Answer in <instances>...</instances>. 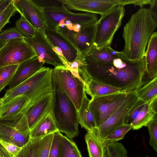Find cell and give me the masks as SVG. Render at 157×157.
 Segmentation results:
<instances>
[{
    "mask_svg": "<svg viewBox=\"0 0 157 157\" xmlns=\"http://www.w3.org/2000/svg\"><path fill=\"white\" fill-rule=\"evenodd\" d=\"M85 71L89 79L119 88L122 92L135 90L142 81L145 70L144 58L131 60L120 54L112 63H99L85 57Z\"/></svg>",
    "mask_w": 157,
    "mask_h": 157,
    "instance_id": "obj_1",
    "label": "cell"
},
{
    "mask_svg": "<svg viewBox=\"0 0 157 157\" xmlns=\"http://www.w3.org/2000/svg\"><path fill=\"white\" fill-rule=\"evenodd\" d=\"M157 26L149 9L141 8L132 14L124 26L123 37L124 44L119 53L131 60L144 58L145 49Z\"/></svg>",
    "mask_w": 157,
    "mask_h": 157,
    "instance_id": "obj_2",
    "label": "cell"
},
{
    "mask_svg": "<svg viewBox=\"0 0 157 157\" xmlns=\"http://www.w3.org/2000/svg\"><path fill=\"white\" fill-rule=\"evenodd\" d=\"M54 98L52 113L59 132L70 139L78 136L79 124L77 110L52 72Z\"/></svg>",
    "mask_w": 157,
    "mask_h": 157,
    "instance_id": "obj_3",
    "label": "cell"
},
{
    "mask_svg": "<svg viewBox=\"0 0 157 157\" xmlns=\"http://www.w3.org/2000/svg\"><path fill=\"white\" fill-rule=\"evenodd\" d=\"M52 72V69L43 67L14 88L7 90L3 97L0 98V105L16 97L25 95L30 100L29 106L43 95L53 92Z\"/></svg>",
    "mask_w": 157,
    "mask_h": 157,
    "instance_id": "obj_4",
    "label": "cell"
},
{
    "mask_svg": "<svg viewBox=\"0 0 157 157\" xmlns=\"http://www.w3.org/2000/svg\"><path fill=\"white\" fill-rule=\"evenodd\" d=\"M125 12L124 6L117 5L101 16L96 22L93 47L111 46L114 35L121 25Z\"/></svg>",
    "mask_w": 157,
    "mask_h": 157,
    "instance_id": "obj_5",
    "label": "cell"
},
{
    "mask_svg": "<svg viewBox=\"0 0 157 157\" xmlns=\"http://www.w3.org/2000/svg\"><path fill=\"white\" fill-rule=\"evenodd\" d=\"M52 71L61 87L78 111L86 94L85 83L75 76L64 65L55 67L52 69Z\"/></svg>",
    "mask_w": 157,
    "mask_h": 157,
    "instance_id": "obj_6",
    "label": "cell"
},
{
    "mask_svg": "<svg viewBox=\"0 0 157 157\" xmlns=\"http://www.w3.org/2000/svg\"><path fill=\"white\" fill-rule=\"evenodd\" d=\"M30 130L25 113L13 120H0V140L19 147L29 141Z\"/></svg>",
    "mask_w": 157,
    "mask_h": 157,
    "instance_id": "obj_7",
    "label": "cell"
},
{
    "mask_svg": "<svg viewBox=\"0 0 157 157\" xmlns=\"http://www.w3.org/2000/svg\"><path fill=\"white\" fill-rule=\"evenodd\" d=\"M128 92H121L91 98L89 107L99 128L123 102Z\"/></svg>",
    "mask_w": 157,
    "mask_h": 157,
    "instance_id": "obj_8",
    "label": "cell"
},
{
    "mask_svg": "<svg viewBox=\"0 0 157 157\" xmlns=\"http://www.w3.org/2000/svg\"><path fill=\"white\" fill-rule=\"evenodd\" d=\"M37 56L25 39H17L7 42L0 50V68L19 64Z\"/></svg>",
    "mask_w": 157,
    "mask_h": 157,
    "instance_id": "obj_9",
    "label": "cell"
},
{
    "mask_svg": "<svg viewBox=\"0 0 157 157\" xmlns=\"http://www.w3.org/2000/svg\"><path fill=\"white\" fill-rule=\"evenodd\" d=\"M138 99L135 90L128 92L123 102L117 109L99 128L95 129L97 135L101 140L105 142L104 139L109 133L124 124L127 114Z\"/></svg>",
    "mask_w": 157,
    "mask_h": 157,
    "instance_id": "obj_10",
    "label": "cell"
},
{
    "mask_svg": "<svg viewBox=\"0 0 157 157\" xmlns=\"http://www.w3.org/2000/svg\"><path fill=\"white\" fill-rule=\"evenodd\" d=\"M42 10L47 26L54 30L59 25L66 21L74 25L78 24L85 26L95 23L98 20L97 16L95 14L74 13L67 8L61 10Z\"/></svg>",
    "mask_w": 157,
    "mask_h": 157,
    "instance_id": "obj_11",
    "label": "cell"
},
{
    "mask_svg": "<svg viewBox=\"0 0 157 157\" xmlns=\"http://www.w3.org/2000/svg\"><path fill=\"white\" fill-rule=\"evenodd\" d=\"M96 22L82 26L78 32L67 29L65 27H56L55 30L67 38L84 57L93 47Z\"/></svg>",
    "mask_w": 157,
    "mask_h": 157,
    "instance_id": "obj_12",
    "label": "cell"
},
{
    "mask_svg": "<svg viewBox=\"0 0 157 157\" xmlns=\"http://www.w3.org/2000/svg\"><path fill=\"white\" fill-rule=\"evenodd\" d=\"M35 36L25 41L33 49L41 61L54 66L55 67L64 65L59 56L55 51L46 36L35 29Z\"/></svg>",
    "mask_w": 157,
    "mask_h": 157,
    "instance_id": "obj_13",
    "label": "cell"
},
{
    "mask_svg": "<svg viewBox=\"0 0 157 157\" xmlns=\"http://www.w3.org/2000/svg\"><path fill=\"white\" fill-rule=\"evenodd\" d=\"M16 11L35 29L45 35L46 27L42 10L31 0H13Z\"/></svg>",
    "mask_w": 157,
    "mask_h": 157,
    "instance_id": "obj_14",
    "label": "cell"
},
{
    "mask_svg": "<svg viewBox=\"0 0 157 157\" xmlns=\"http://www.w3.org/2000/svg\"><path fill=\"white\" fill-rule=\"evenodd\" d=\"M119 0H65V5L68 10L101 15L119 5Z\"/></svg>",
    "mask_w": 157,
    "mask_h": 157,
    "instance_id": "obj_15",
    "label": "cell"
},
{
    "mask_svg": "<svg viewBox=\"0 0 157 157\" xmlns=\"http://www.w3.org/2000/svg\"><path fill=\"white\" fill-rule=\"evenodd\" d=\"M54 92L43 95L27 108L25 113L30 129H32L44 116L52 112Z\"/></svg>",
    "mask_w": 157,
    "mask_h": 157,
    "instance_id": "obj_16",
    "label": "cell"
},
{
    "mask_svg": "<svg viewBox=\"0 0 157 157\" xmlns=\"http://www.w3.org/2000/svg\"><path fill=\"white\" fill-rule=\"evenodd\" d=\"M45 35L53 47H57L62 52V57L67 62H71L76 57L78 51L72 44L58 32L46 25Z\"/></svg>",
    "mask_w": 157,
    "mask_h": 157,
    "instance_id": "obj_17",
    "label": "cell"
},
{
    "mask_svg": "<svg viewBox=\"0 0 157 157\" xmlns=\"http://www.w3.org/2000/svg\"><path fill=\"white\" fill-rule=\"evenodd\" d=\"M30 101L25 95L16 97L0 105V120H12L25 113Z\"/></svg>",
    "mask_w": 157,
    "mask_h": 157,
    "instance_id": "obj_18",
    "label": "cell"
},
{
    "mask_svg": "<svg viewBox=\"0 0 157 157\" xmlns=\"http://www.w3.org/2000/svg\"><path fill=\"white\" fill-rule=\"evenodd\" d=\"M44 63L36 56L20 64L8 89H13L41 69Z\"/></svg>",
    "mask_w": 157,
    "mask_h": 157,
    "instance_id": "obj_19",
    "label": "cell"
},
{
    "mask_svg": "<svg viewBox=\"0 0 157 157\" xmlns=\"http://www.w3.org/2000/svg\"><path fill=\"white\" fill-rule=\"evenodd\" d=\"M144 59L145 70L142 82L157 76V33L154 32L148 42Z\"/></svg>",
    "mask_w": 157,
    "mask_h": 157,
    "instance_id": "obj_20",
    "label": "cell"
},
{
    "mask_svg": "<svg viewBox=\"0 0 157 157\" xmlns=\"http://www.w3.org/2000/svg\"><path fill=\"white\" fill-rule=\"evenodd\" d=\"M59 131L52 112L44 116L30 130V138H42Z\"/></svg>",
    "mask_w": 157,
    "mask_h": 157,
    "instance_id": "obj_21",
    "label": "cell"
},
{
    "mask_svg": "<svg viewBox=\"0 0 157 157\" xmlns=\"http://www.w3.org/2000/svg\"><path fill=\"white\" fill-rule=\"evenodd\" d=\"M95 129V128H94ZM94 129L87 131L85 139L90 157H105L107 143L101 140L97 136Z\"/></svg>",
    "mask_w": 157,
    "mask_h": 157,
    "instance_id": "obj_22",
    "label": "cell"
},
{
    "mask_svg": "<svg viewBox=\"0 0 157 157\" xmlns=\"http://www.w3.org/2000/svg\"><path fill=\"white\" fill-rule=\"evenodd\" d=\"M85 92L91 98L122 92L121 89L91 79H89L87 82Z\"/></svg>",
    "mask_w": 157,
    "mask_h": 157,
    "instance_id": "obj_23",
    "label": "cell"
},
{
    "mask_svg": "<svg viewBox=\"0 0 157 157\" xmlns=\"http://www.w3.org/2000/svg\"><path fill=\"white\" fill-rule=\"evenodd\" d=\"M90 101L86 94L81 107L77 111L79 124L82 128H85L87 131L97 128L94 115L89 107Z\"/></svg>",
    "mask_w": 157,
    "mask_h": 157,
    "instance_id": "obj_24",
    "label": "cell"
},
{
    "mask_svg": "<svg viewBox=\"0 0 157 157\" xmlns=\"http://www.w3.org/2000/svg\"><path fill=\"white\" fill-rule=\"evenodd\" d=\"M120 55L119 52L114 50L111 46H104L99 48L92 47L86 56L99 63L109 64L112 63Z\"/></svg>",
    "mask_w": 157,
    "mask_h": 157,
    "instance_id": "obj_25",
    "label": "cell"
},
{
    "mask_svg": "<svg viewBox=\"0 0 157 157\" xmlns=\"http://www.w3.org/2000/svg\"><path fill=\"white\" fill-rule=\"evenodd\" d=\"M139 99L148 102L157 98V76L141 83L135 90Z\"/></svg>",
    "mask_w": 157,
    "mask_h": 157,
    "instance_id": "obj_26",
    "label": "cell"
},
{
    "mask_svg": "<svg viewBox=\"0 0 157 157\" xmlns=\"http://www.w3.org/2000/svg\"><path fill=\"white\" fill-rule=\"evenodd\" d=\"M150 101L145 104L131 125L133 130H138L143 126H146L150 121L157 118V112L154 111L150 106Z\"/></svg>",
    "mask_w": 157,
    "mask_h": 157,
    "instance_id": "obj_27",
    "label": "cell"
},
{
    "mask_svg": "<svg viewBox=\"0 0 157 157\" xmlns=\"http://www.w3.org/2000/svg\"><path fill=\"white\" fill-rule=\"evenodd\" d=\"M59 157H82L76 143L62 133Z\"/></svg>",
    "mask_w": 157,
    "mask_h": 157,
    "instance_id": "obj_28",
    "label": "cell"
},
{
    "mask_svg": "<svg viewBox=\"0 0 157 157\" xmlns=\"http://www.w3.org/2000/svg\"><path fill=\"white\" fill-rule=\"evenodd\" d=\"M41 138H30L29 141L23 146L14 157H37Z\"/></svg>",
    "mask_w": 157,
    "mask_h": 157,
    "instance_id": "obj_29",
    "label": "cell"
},
{
    "mask_svg": "<svg viewBox=\"0 0 157 157\" xmlns=\"http://www.w3.org/2000/svg\"><path fill=\"white\" fill-rule=\"evenodd\" d=\"M19 65H10L0 68V92L12 81Z\"/></svg>",
    "mask_w": 157,
    "mask_h": 157,
    "instance_id": "obj_30",
    "label": "cell"
},
{
    "mask_svg": "<svg viewBox=\"0 0 157 157\" xmlns=\"http://www.w3.org/2000/svg\"><path fill=\"white\" fill-rule=\"evenodd\" d=\"M42 10H61L66 8L65 0H31Z\"/></svg>",
    "mask_w": 157,
    "mask_h": 157,
    "instance_id": "obj_31",
    "label": "cell"
},
{
    "mask_svg": "<svg viewBox=\"0 0 157 157\" xmlns=\"http://www.w3.org/2000/svg\"><path fill=\"white\" fill-rule=\"evenodd\" d=\"M105 157H128V152L121 143H109L106 146Z\"/></svg>",
    "mask_w": 157,
    "mask_h": 157,
    "instance_id": "obj_32",
    "label": "cell"
},
{
    "mask_svg": "<svg viewBox=\"0 0 157 157\" xmlns=\"http://www.w3.org/2000/svg\"><path fill=\"white\" fill-rule=\"evenodd\" d=\"M132 128L131 125L123 124L109 133L104 139V141L107 143L117 142L123 139L126 134Z\"/></svg>",
    "mask_w": 157,
    "mask_h": 157,
    "instance_id": "obj_33",
    "label": "cell"
},
{
    "mask_svg": "<svg viewBox=\"0 0 157 157\" xmlns=\"http://www.w3.org/2000/svg\"><path fill=\"white\" fill-rule=\"evenodd\" d=\"M15 24V28L27 39L35 36V29L22 17L16 20Z\"/></svg>",
    "mask_w": 157,
    "mask_h": 157,
    "instance_id": "obj_34",
    "label": "cell"
},
{
    "mask_svg": "<svg viewBox=\"0 0 157 157\" xmlns=\"http://www.w3.org/2000/svg\"><path fill=\"white\" fill-rule=\"evenodd\" d=\"M147 102L139 99L127 114L124 124L131 125Z\"/></svg>",
    "mask_w": 157,
    "mask_h": 157,
    "instance_id": "obj_35",
    "label": "cell"
},
{
    "mask_svg": "<svg viewBox=\"0 0 157 157\" xmlns=\"http://www.w3.org/2000/svg\"><path fill=\"white\" fill-rule=\"evenodd\" d=\"M27 39L15 27L3 30L0 33V41L6 42L12 40Z\"/></svg>",
    "mask_w": 157,
    "mask_h": 157,
    "instance_id": "obj_36",
    "label": "cell"
},
{
    "mask_svg": "<svg viewBox=\"0 0 157 157\" xmlns=\"http://www.w3.org/2000/svg\"><path fill=\"white\" fill-rule=\"evenodd\" d=\"M54 133L49 134L41 138L37 157H48L52 145Z\"/></svg>",
    "mask_w": 157,
    "mask_h": 157,
    "instance_id": "obj_37",
    "label": "cell"
},
{
    "mask_svg": "<svg viewBox=\"0 0 157 157\" xmlns=\"http://www.w3.org/2000/svg\"><path fill=\"white\" fill-rule=\"evenodd\" d=\"M16 11L12 0L7 7L0 14V32L6 24L10 23V20L11 17Z\"/></svg>",
    "mask_w": 157,
    "mask_h": 157,
    "instance_id": "obj_38",
    "label": "cell"
},
{
    "mask_svg": "<svg viewBox=\"0 0 157 157\" xmlns=\"http://www.w3.org/2000/svg\"><path fill=\"white\" fill-rule=\"evenodd\" d=\"M148 128L150 139L149 143L154 150L157 152V118L150 121L146 125Z\"/></svg>",
    "mask_w": 157,
    "mask_h": 157,
    "instance_id": "obj_39",
    "label": "cell"
},
{
    "mask_svg": "<svg viewBox=\"0 0 157 157\" xmlns=\"http://www.w3.org/2000/svg\"><path fill=\"white\" fill-rule=\"evenodd\" d=\"M61 133L57 131L54 133L53 138L48 157H59Z\"/></svg>",
    "mask_w": 157,
    "mask_h": 157,
    "instance_id": "obj_40",
    "label": "cell"
},
{
    "mask_svg": "<svg viewBox=\"0 0 157 157\" xmlns=\"http://www.w3.org/2000/svg\"><path fill=\"white\" fill-rule=\"evenodd\" d=\"M0 143L5 148L12 157L15 156L20 151L22 147L1 140Z\"/></svg>",
    "mask_w": 157,
    "mask_h": 157,
    "instance_id": "obj_41",
    "label": "cell"
},
{
    "mask_svg": "<svg viewBox=\"0 0 157 157\" xmlns=\"http://www.w3.org/2000/svg\"><path fill=\"white\" fill-rule=\"evenodd\" d=\"M151 1L152 0H119V5L124 6L127 5L133 4L135 6H139L141 8H142L145 5H150Z\"/></svg>",
    "mask_w": 157,
    "mask_h": 157,
    "instance_id": "obj_42",
    "label": "cell"
},
{
    "mask_svg": "<svg viewBox=\"0 0 157 157\" xmlns=\"http://www.w3.org/2000/svg\"><path fill=\"white\" fill-rule=\"evenodd\" d=\"M149 9L155 20L157 22V0H152Z\"/></svg>",
    "mask_w": 157,
    "mask_h": 157,
    "instance_id": "obj_43",
    "label": "cell"
},
{
    "mask_svg": "<svg viewBox=\"0 0 157 157\" xmlns=\"http://www.w3.org/2000/svg\"><path fill=\"white\" fill-rule=\"evenodd\" d=\"M12 0H0V14L7 7Z\"/></svg>",
    "mask_w": 157,
    "mask_h": 157,
    "instance_id": "obj_44",
    "label": "cell"
},
{
    "mask_svg": "<svg viewBox=\"0 0 157 157\" xmlns=\"http://www.w3.org/2000/svg\"><path fill=\"white\" fill-rule=\"evenodd\" d=\"M0 157H12L8 151L0 143Z\"/></svg>",
    "mask_w": 157,
    "mask_h": 157,
    "instance_id": "obj_45",
    "label": "cell"
},
{
    "mask_svg": "<svg viewBox=\"0 0 157 157\" xmlns=\"http://www.w3.org/2000/svg\"><path fill=\"white\" fill-rule=\"evenodd\" d=\"M6 43L0 41V50L4 45Z\"/></svg>",
    "mask_w": 157,
    "mask_h": 157,
    "instance_id": "obj_46",
    "label": "cell"
},
{
    "mask_svg": "<svg viewBox=\"0 0 157 157\" xmlns=\"http://www.w3.org/2000/svg\"></svg>",
    "mask_w": 157,
    "mask_h": 157,
    "instance_id": "obj_47",
    "label": "cell"
},
{
    "mask_svg": "<svg viewBox=\"0 0 157 157\" xmlns=\"http://www.w3.org/2000/svg\"><path fill=\"white\" fill-rule=\"evenodd\" d=\"M148 157V156H147V157Z\"/></svg>",
    "mask_w": 157,
    "mask_h": 157,
    "instance_id": "obj_48",
    "label": "cell"
}]
</instances>
